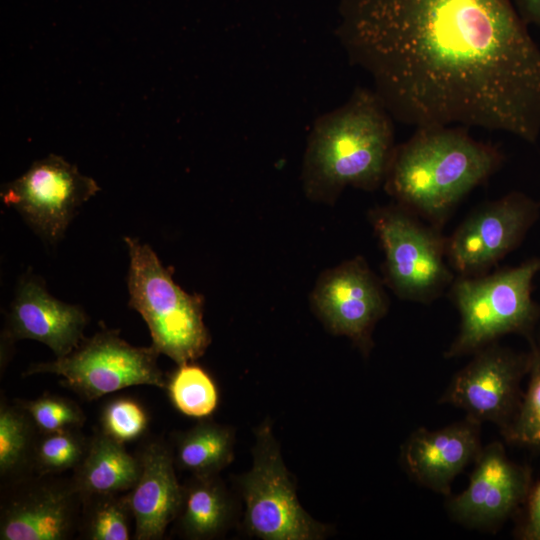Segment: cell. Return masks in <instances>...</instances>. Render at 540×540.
<instances>
[{
    "instance_id": "cell-1",
    "label": "cell",
    "mask_w": 540,
    "mask_h": 540,
    "mask_svg": "<svg viewBox=\"0 0 540 540\" xmlns=\"http://www.w3.org/2000/svg\"><path fill=\"white\" fill-rule=\"evenodd\" d=\"M513 0H341L337 37L391 117L535 143L540 48Z\"/></svg>"
},
{
    "instance_id": "cell-2",
    "label": "cell",
    "mask_w": 540,
    "mask_h": 540,
    "mask_svg": "<svg viewBox=\"0 0 540 540\" xmlns=\"http://www.w3.org/2000/svg\"><path fill=\"white\" fill-rule=\"evenodd\" d=\"M495 146L462 126L417 128L395 147L384 181L396 203L441 229L458 203L502 165Z\"/></svg>"
},
{
    "instance_id": "cell-3",
    "label": "cell",
    "mask_w": 540,
    "mask_h": 540,
    "mask_svg": "<svg viewBox=\"0 0 540 540\" xmlns=\"http://www.w3.org/2000/svg\"><path fill=\"white\" fill-rule=\"evenodd\" d=\"M392 120L374 90L364 87L318 117L303 161L307 195L333 201L347 186L372 191L384 184L396 147Z\"/></svg>"
},
{
    "instance_id": "cell-4",
    "label": "cell",
    "mask_w": 540,
    "mask_h": 540,
    "mask_svg": "<svg viewBox=\"0 0 540 540\" xmlns=\"http://www.w3.org/2000/svg\"><path fill=\"white\" fill-rule=\"evenodd\" d=\"M539 271L540 257H533L480 276H456L448 294L460 325L444 358L472 355L508 334L532 339L540 318V306L531 296L532 282Z\"/></svg>"
},
{
    "instance_id": "cell-5",
    "label": "cell",
    "mask_w": 540,
    "mask_h": 540,
    "mask_svg": "<svg viewBox=\"0 0 540 540\" xmlns=\"http://www.w3.org/2000/svg\"><path fill=\"white\" fill-rule=\"evenodd\" d=\"M125 241L130 255V306L145 320L153 348L178 365L196 360L210 343L201 299L174 283L148 245L128 237Z\"/></svg>"
},
{
    "instance_id": "cell-6",
    "label": "cell",
    "mask_w": 540,
    "mask_h": 540,
    "mask_svg": "<svg viewBox=\"0 0 540 540\" xmlns=\"http://www.w3.org/2000/svg\"><path fill=\"white\" fill-rule=\"evenodd\" d=\"M384 252L385 282L403 300L430 304L451 286L456 274L441 230L396 203L370 212Z\"/></svg>"
},
{
    "instance_id": "cell-7",
    "label": "cell",
    "mask_w": 540,
    "mask_h": 540,
    "mask_svg": "<svg viewBox=\"0 0 540 540\" xmlns=\"http://www.w3.org/2000/svg\"><path fill=\"white\" fill-rule=\"evenodd\" d=\"M158 354L152 345L135 347L116 331H103L83 338L66 356L32 364L24 376L55 374L62 378V385L82 399L94 401L130 386L166 388L167 381L157 364Z\"/></svg>"
},
{
    "instance_id": "cell-8",
    "label": "cell",
    "mask_w": 540,
    "mask_h": 540,
    "mask_svg": "<svg viewBox=\"0 0 540 540\" xmlns=\"http://www.w3.org/2000/svg\"><path fill=\"white\" fill-rule=\"evenodd\" d=\"M240 482L245 521L253 535L266 540H312L324 535V526L298 502L268 425L257 433L253 467Z\"/></svg>"
},
{
    "instance_id": "cell-9",
    "label": "cell",
    "mask_w": 540,
    "mask_h": 540,
    "mask_svg": "<svg viewBox=\"0 0 540 540\" xmlns=\"http://www.w3.org/2000/svg\"><path fill=\"white\" fill-rule=\"evenodd\" d=\"M539 213L540 202L517 191L479 206L446 239L447 260L456 276L489 273L520 245Z\"/></svg>"
},
{
    "instance_id": "cell-10",
    "label": "cell",
    "mask_w": 540,
    "mask_h": 540,
    "mask_svg": "<svg viewBox=\"0 0 540 540\" xmlns=\"http://www.w3.org/2000/svg\"><path fill=\"white\" fill-rule=\"evenodd\" d=\"M472 355L453 376L439 403L461 409L466 418L479 424L490 422L502 433L519 407L529 352H517L495 342Z\"/></svg>"
},
{
    "instance_id": "cell-11",
    "label": "cell",
    "mask_w": 540,
    "mask_h": 540,
    "mask_svg": "<svg viewBox=\"0 0 540 540\" xmlns=\"http://www.w3.org/2000/svg\"><path fill=\"white\" fill-rule=\"evenodd\" d=\"M98 190L92 178L52 154L34 162L21 177L6 184L1 198L52 242L63 235L76 209Z\"/></svg>"
},
{
    "instance_id": "cell-12",
    "label": "cell",
    "mask_w": 540,
    "mask_h": 540,
    "mask_svg": "<svg viewBox=\"0 0 540 540\" xmlns=\"http://www.w3.org/2000/svg\"><path fill=\"white\" fill-rule=\"evenodd\" d=\"M1 540H67L79 530L82 496L72 478L31 474L8 484Z\"/></svg>"
},
{
    "instance_id": "cell-13",
    "label": "cell",
    "mask_w": 540,
    "mask_h": 540,
    "mask_svg": "<svg viewBox=\"0 0 540 540\" xmlns=\"http://www.w3.org/2000/svg\"><path fill=\"white\" fill-rule=\"evenodd\" d=\"M532 485L529 467L492 442L482 447L465 490L449 498L447 512L467 528L495 531L524 506Z\"/></svg>"
},
{
    "instance_id": "cell-14",
    "label": "cell",
    "mask_w": 540,
    "mask_h": 540,
    "mask_svg": "<svg viewBox=\"0 0 540 540\" xmlns=\"http://www.w3.org/2000/svg\"><path fill=\"white\" fill-rule=\"evenodd\" d=\"M312 302L334 333L349 337L364 352L372 345L375 324L389 307L380 279L359 256L326 271Z\"/></svg>"
},
{
    "instance_id": "cell-15",
    "label": "cell",
    "mask_w": 540,
    "mask_h": 540,
    "mask_svg": "<svg viewBox=\"0 0 540 540\" xmlns=\"http://www.w3.org/2000/svg\"><path fill=\"white\" fill-rule=\"evenodd\" d=\"M480 426L465 417L435 430L416 429L401 450L406 472L419 485L450 496L455 478L474 464L483 447Z\"/></svg>"
},
{
    "instance_id": "cell-16",
    "label": "cell",
    "mask_w": 540,
    "mask_h": 540,
    "mask_svg": "<svg viewBox=\"0 0 540 540\" xmlns=\"http://www.w3.org/2000/svg\"><path fill=\"white\" fill-rule=\"evenodd\" d=\"M86 323L80 307L57 300L36 279L26 278L12 303L6 333L10 340H37L59 358L79 345Z\"/></svg>"
},
{
    "instance_id": "cell-17",
    "label": "cell",
    "mask_w": 540,
    "mask_h": 540,
    "mask_svg": "<svg viewBox=\"0 0 540 540\" xmlns=\"http://www.w3.org/2000/svg\"><path fill=\"white\" fill-rule=\"evenodd\" d=\"M138 457L140 474L125 493L134 521L133 539L158 540L179 515L183 486L174 471L173 454L161 441L146 444Z\"/></svg>"
},
{
    "instance_id": "cell-18",
    "label": "cell",
    "mask_w": 540,
    "mask_h": 540,
    "mask_svg": "<svg viewBox=\"0 0 540 540\" xmlns=\"http://www.w3.org/2000/svg\"><path fill=\"white\" fill-rule=\"evenodd\" d=\"M140 469L138 456L128 453L125 444L100 430L89 439L86 454L71 478L82 498L94 494H119L134 486Z\"/></svg>"
},
{
    "instance_id": "cell-19",
    "label": "cell",
    "mask_w": 540,
    "mask_h": 540,
    "mask_svg": "<svg viewBox=\"0 0 540 540\" xmlns=\"http://www.w3.org/2000/svg\"><path fill=\"white\" fill-rule=\"evenodd\" d=\"M231 517L230 497L216 475L193 476L183 486L182 506L177 519L181 531L188 538H213L228 527Z\"/></svg>"
},
{
    "instance_id": "cell-20",
    "label": "cell",
    "mask_w": 540,
    "mask_h": 540,
    "mask_svg": "<svg viewBox=\"0 0 540 540\" xmlns=\"http://www.w3.org/2000/svg\"><path fill=\"white\" fill-rule=\"evenodd\" d=\"M233 432L213 422H201L177 437L174 462L193 476L216 475L233 458Z\"/></svg>"
},
{
    "instance_id": "cell-21",
    "label": "cell",
    "mask_w": 540,
    "mask_h": 540,
    "mask_svg": "<svg viewBox=\"0 0 540 540\" xmlns=\"http://www.w3.org/2000/svg\"><path fill=\"white\" fill-rule=\"evenodd\" d=\"M40 432L19 401L0 403V475L7 484L33 474L32 460Z\"/></svg>"
},
{
    "instance_id": "cell-22",
    "label": "cell",
    "mask_w": 540,
    "mask_h": 540,
    "mask_svg": "<svg viewBox=\"0 0 540 540\" xmlns=\"http://www.w3.org/2000/svg\"><path fill=\"white\" fill-rule=\"evenodd\" d=\"M133 520L126 494H94L82 498L79 534L88 540H129Z\"/></svg>"
},
{
    "instance_id": "cell-23",
    "label": "cell",
    "mask_w": 540,
    "mask_h": 540,
    "mask_svg": "<svg viewBox=\"0 0 540 540\" xmlns=\"http://www.w3.org/2000/svg\"><path fill=\"white\" fill-rule=\"evenodd\" d=\"M527 388L502 436L509 444L540 453V343L530 339Z\"/></svg>"
},
{
    "instance_id": "cell-24",
    "label": "cell",
    "mask_w": 540,
    "mask_h": 540,
    "mask_svg": "<svg viewBox=\"0 0 540 540\" xmlns=\"http://www.w3.org/2000/svg\"><path fill=\"white\" fill-rule=\"evenodd\" d=\"M166 388L173 406L182 414L204 418L218 404V391L210 375L190 362L180 364L167 381Z\"/></svg>"
},
{
    "instance_id": "cell-25",
    "label": "cell",
    "mask_w": 540,
    "mask_h": 540,
    "mask_svg": "<svg viewBox=\"0 0 540 540\" xmlns=\"http://www.w3.org/2000/svg\"><path fill=\"white\" fill-rule=\"evenodd\" d=\"M88 444L89 439L80 429L40 433L33 454V473L58 475L74 470L84 458Z\"/></svg>"
},
{
    "instance_id": "cell-26",
    "label": "cell",
    "mask_w": 540,
    "mask_h": 540,
    "mask_svg": "<svg viewBox=\"0 0 540 540\" xmlns=\"http://www.w3.org/2000/svg\"><path fill=\"white\" fill-rule=\"evenodd\" d=\"M40 433L81 429L86 417L81 408L62 396L43 394L28 401H19Z\"/></svg>"
},
{
    "instance_id": "cell-27",
    "label": "cell",
    "mask_w": 540,
    "mask_h": 540,
    "mask_svg": "<svg viewBox=\"0 0 540 540\" xmlns=\"http://www.w3.org/2000/svg\"><path fill=\"white\" fill-rule=\"evenodd\" d=\"M144 407L129 397H117L107 402L101 411V431L123 444L140 438L148 427Z\"/></svg>"
},
{
    "instance_id": "cell-28",
    "label": "cell",
    "mask_w": 540,
    "mask_h": 540,
    "mask_svg": "<svg viewBox=\"0 0 540 540\" xmlns=\"http://www.w3.org/2000/svg\"><path fill=\"white\" fill-rule=\"evenodd\" d=\"M524 507L517 536L524 540H540V481L532 485Z\"/></svg>"
},
{
    "instance_id": "cell-29",
    "label": "cell",
    "mask_w": 540,
    "mask_h": 540,
    "mask_svg": "<svg viewBox=\"0 0 540 540\" xmlns=\"http://www.w3.org/2000/svg\"><path fill=\"white\" fill-rule=\"evenodd\" d=\"M513 2L526 24L540 26V0H513Z\"/></svg>"
}]
</instances>
